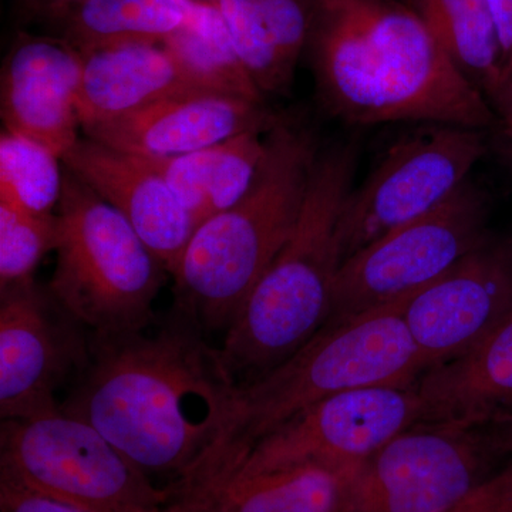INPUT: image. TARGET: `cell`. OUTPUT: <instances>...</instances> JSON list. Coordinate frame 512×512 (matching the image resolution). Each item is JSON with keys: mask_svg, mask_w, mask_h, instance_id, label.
Wrapping results in <instances>:
<instances>
[{"mask_svg": "<svg viewBox=\"0 0 512 512\" xmlns=\"http://www.w3.org/2000/svg\"><path fill=\"white\" fill-rule=\"evenodd\" d=\"M92 353L62 410L96 427L147 476H190L237 387L201 326L178 311L156 332L96 336Z\"/></svg>", "mask_w": 512, "mask_h": 512, "instance_id": "1", "label": "cell"}, {"mask_svg": "<svg viewBox=\"0 0 512 512\" xmlns=\"http://www.w3.org/2000/svg\"><path fill=\"white\" fill-rule=\"evenodd\" d=\"M306 47L320 101L345 123L497 126L487 96L458 70L412 6L312 0Z\"/></svg>", "mask_w": 512, "mask_h": 512, "instance_id": "2", "label": "cell"}, {"mask_svg": "<svg viewBox=\"0 0 512 512\" xmlns=\"http://www.w3.org/2000/svg\"><path fill=\"white\" fill-rule=\"evenodd\" d=\"M413 295L326 322L284 363L235 387L217 439L187 478L227 477L256 441L320 400L369 387L416 386L427 369L404 319Z\"/></svg>", "mask_w": 512, "mask_h": 512, "instance_id": "3", "label": "cell"}, {"mask_svg": "<svg viewBox=\"0 0 512 512\" xmlns=\"http://www.w3.org/2000/svg\"><path fill=\"white\" fill-rule=\"evenodd\" d=\"M357 146L319 150L298 224L259 279L218 355L237 386L284 363L325 326L342 255L339 221L353 188Z\"/></svg>", "mask_w": 512, "mask_h": 512, "instance_id": "4", "label": "cell"}, {"mask_svg": "<svg viewBox=\"0 0 512 512\" xmlns=\"http://www.w3.org/2000/svg\"><path fill=\"white\" fill-rule=\"evenodd\" d=\"M319 148L282 121L266 133L251 187L228 210L195 228L174 284L178 311L208 329H228L298 224Z\"/></svg>", "mask_w": 512, "mask_h": 512, "instance_id": "5", "label": "cell"}, {"mask_svg": "<svg viewBox=\"0 0 512 512\" xmlns=\"http://www.w3.org/2000/svg\"><path fill=\"white\" fill-rule=\"evenodd\" d=\"M50 296L96 336L150 328L170 275L130 222L64 168Z\"/></svg>", "mask_w": 512, "mask_h": 512, "instance_id": "6", "label": "cell"}, {"mask_svg": "<svg viewBox=\"0 0 512 512\" xmlns=\"http://www.w3.org/2000/svg\"><path fill=\"white\" fill-rule=\"evenodd\" d=\"M0 480L96 512H157L175 497L96 427L62 410L3 420Z\"/></svg>", "mask_w": 512, "mask_h": 512, "instance_id": "7", "label": "cell"}, {"mask_svg": "<svg viewBox=\"0 0 512 512\" xmlns=\"http://www.w3.org/2000/svg\"><path fill=\"white\" fill-rule=\"evenodd\" d=\"M487 192L468 178L439 207L390 229L349 256L326 322L399 301L433 284L490 234Z\"/></svg>", "mask_w": 512, "mask_h": 512, "instance_id": "8", "label": "cell"}, {"mask_svg": "<svg viewBox=\"0 0 512 512\" xmlns=\"http://www.w3.org/2000/svg\"><path fill=\"white\" fill-rule=\"evenodd\" d=\"M484 130L429 124L400 137L359 187L339 221L342 264L390 229L439 207L487 154Z\"/></svg>", "mask_w": 512, "mask_h": 512, "instance_id": "9", "label": "cell"}, {"mask_svg": "<svg viewBox=\"0 0 512 512\" xmlns=\"http://www.w3.org/2000/svg\"><path fill=\"white\" fill-rule=\"evenodd\" d=\"M481 430L417 423L360 464L340 512H453L488 480Z\"/></svg>", "mask_w": 512, "mask_h": 512, "instance_id": "10", "label": "cell"}, {"mask_svg": "<svg viewBox=\"0 0 512 512\" xmlns=\"http://www.w3.org/2000/svg\"><path fill=\"white\" fill-rule=\"evenodd\" d=\"M423 413L416 386L336 394L306 407L256 441L228 476H252L301 464L357 467L421 423Z\"/></svg>", "mask_w": 512, "mask_h": 512, "instance_id": "11", "label": "cell"}, {"mask_svg": "<svg viewBox=\"0 0 512 512\" xmlns=\"http://www.w3.org/2000/svg\"><path fill=\"white\" fill-rule=\"evenodd\" d=\"M512 313V235L488 234L404 309L427 370L487 338Z\"/></svg>", "mask_w": 512, "mask_h": 512, "instance_id": "12", "label": "cell"}, {"mask_svg": "<svg viewBox=\"0 0 512 512\" xmlns=\"http://www.w3.org/2000/svg\"><path fill=\"white\" fill-rule=\"evenodd\" d=\"M0 293V416L57 412L56 390L82 356L80 342L35 281Z\"/></svg>", "mask_w": 512, "mask_h": 512, "instance_id": "13", "label": "cell"}, {"mask_svg": "<svg viewBox=\"0 0 512 512\" xmlns=\"http://www.w3.org/2000/svg\"><path fill=\"white\" fill-rule=\"evenodd\" d=\"M83 56L62 36L20 33L0 77L5 130L32 138L62 158L80 140L77 101Z\"/></svg>", "mask_w": 512, "mask_h": 512, "instance_id": "14", "label": "cell"}, {"mask_svg": "<svg viewBox=\"0 0 512 512\" xmlns=\"http://www.w3.org/2000/svg\"><path fill=\"white\" fill-rule=\"evenodd\" d=\"M284 119L241 97L192 92L83 128L84 137L130 156H184L239 134L269 133Z\"/></svg>", "mask_w": 512, "mask_h": 512, "instance_id": "15", "label": "cell"}, {"mask_svg": "<svg viewBox=\"0 0 512 512\" xmlns=\"http://www.w3.org/2000/svg\"><path fill=\"white\" fill-rule=\"evenodd\" d=\"M62 163L130 222L168 274L174 276L195 224L163 178L137 157L87 137L64 154Z\"/></svg>", "mask_w": 512, "mask_h": 512, "instance_id": "16", "label": "cell"}, {"mask_svg": "<svg viewBox=\"0 0 512 512\" xmlns=\"http://www.w3.org/2000/svg\"><path fill=\"white\" fill-rule=\"evenodd\" d=\"M416 389L421 423L464 430L512 423V313L464 355L427 370Z\"/></svg>", "mask_w": 512, "mask_h": 512, "instance_id": "17", "label": "cell"}, {"mask_svg": "<svg viewBox=\"0 0 512 512\" xmlns=\"http://www.w3.org/2000/svg\"><path fill=\"white\" fill-rule=\"evenodd\" d=\"M82 130L201 89L163 42H128L82 53ZM212 93V92H211Z\"/></svg>", "mask_w": 512, "mask_h": 512, "instance_id": "18", "label": "cell"}, {"mask_svg": "<svg viewBox=\"0 0 512 512\" xmlns=\"http://www.w3.org/2000/svg\"><path fill=\"white\" fill-rule=\"evenodd\" d=\"M259 92L285 94L308 46L312 0H211Z\"/></svg>", "mask_w": 512, "mask_h": 512, "instance_id": "19", "label": "cell"}, {"mask_svg": "<svg viewBox=\"0 0 512 512\" xmlns=\"http://www.w3.org/2000/svg\"><path fill=\"white\" fill-rule=\"evenodd\" d=\"M265 154L266 134L249 131L184 156L134 157L163 178L197 228L244 197Z\"/></svg>", "mask_w": 512, "mask_h": 512, "instance_id": "20", "label": "cell"}, {"mask_svg": "<svg viewBox=\"0 0 512 512\" xmlns=\"http://www.w3.org/2000/svg\"><path fill=\"white\" fill-rule=\"evenodd\" d=\"M357 468L301 464L178 488L194 495L207 512H340Z\"/></svg>", "mask_w": 512, "mask_h": 512, "instance_id": "21", "label": "cell"}, {"mask_svg": "<svg viewBox=\"0 0 512 512\" xmlns=\"http://www.w3.org/2000/svg\"><path fill=\"white\" fill-rule=\"evenodd\" d=\"M200 0H83L57 22L80 53L119 43L164 42L183 28Z\"/></svg>", "mask_w": 512, "mask_h": 512, "instance_id": "22", "label": "cell"}, {"mask_svg": "<svg viewBox=\"0 0 512 512\" xmlns=\"http://www.w3.org/2000/svg\"><path fill=\"white\" fill-rule=\"evenodd\" d=\"M412 8L458 70L493 99L503 53L487 0H413Z\"/></svg>", "mask_w": 512, "mask_h": 512, "instance_id": "23", "label": "cell"}, {"mask_svg": "<svg viewBox=\"0 0 512 512\" xmlns=\"http://www.w3.org/2000/svg\"><path fill=\"white\" fill-rule=\"evenodd\" d=\"M163 43L201 89L265 103L211 0H200L192 18Z\"/></svg>", "mask_w": 512, "mask_h": 512, "instance_id": "24", "label": "cell"}, {"mask_svg": "<svg viewBox=\"0 0 512 512\" xmlns=\"http://www.w3.org/2000/svg\"><path fill=\"white\" fill-rule=\"evenodd\" d=\"M60 161L50 148L32 138L3 130L0 202L32 214H56L64 183Z\"/></svg>", "mask_w": 512, "mask_h": 512, "instance_id": "25", "label": "cell"}, {"mask_svg": "<svg viewBox=\"0 0 512 512\" xmlns=\"http://www.w3.org/2000/svg\"><path fill=\"white\" fill-rule=\"evenodd\" d=\"M57 235V214H32L0 202V291L35 281L37 266L56 249Z\"/></svg>", "mask_w": 512, "mask_h": 512, "instance_id": "26", "label": "cell"}, {"mask_svg": "<svg viewBox=\"0 0 512 512\" xmlns=\"http://www.w3.org/2000/svg\"><path fill=\"white\" fill-rule=\"evenodd\" d=\"M0 510L2 512H96L3 480H0Z\"/></svg>", "mask_w": 512, "mask_h": 512, "instance_id": "27", "label": "cell"}, {"mask_svg": "<svg viewBox=\"0 0 512 512\" xmlns=\"http://www.w3.org/2000/svg\"><path fill=\"white\" fill-rule=\"evenodd\" d=\"M487 2L493 13L495 28L500 37L501 53H503L501 86L508 74L512 72V0H487Z\"/></svg>", "mask_w": 512, "mask_h": 512, "instance_id": "28", "label": "cell"}, {"mask_svg": "<svg viewBox=\"0 0 512 512\" xmlns=\"http://www.w3.org/2000/svg\"><path fill=\"white\" fill-rule=\"evenodd\" d=\"M497 116L498 141L512 143V72L490 101Z\"/></svg>", "mask_w": 512, "mask_h": 512, "instance_id": "29", "label": "cell"}, {"mask_svg": "<svg viewBox=\"0 0 512 512\" xmlns=\"http://www.w3.org/2000/svg\"><path fill=\"white\" fill-rule=\"evenodd\" d=\"M487 512H512V464L494 476V494Z\"/></svg>", "mask_w": 512, "mask_h": 512, "instance_id": "30", "label": "cell"}, {"mask_svg": "<svg viewBox=\"0 0 512 512\" xmlns=\"http://www.w3.org/2000/svg\"><path fill=\"white\" fill-rule=\"evenodd\" d=\"M25 2L29 9L37 15L46 16V18L52 20H60L70 9L82 3L83 0H25Z\"/></svg>", "mask_w": 512, "mask_h": 512, "instance_id": "31", "label": "cell"}, {"mask_svg": "<svg viewBox=\"0 0 512 512\" xmlns=\"http://www.w3.org/2000/svg\"><path fill=\"white\" fill-rule=\"evenodd\" d=\"M494 494V477L488 478L480 488L467 498L460 507L453 512H487L490 508Z\"/></svg>", "mask_w": 512, "mask_h": 512, "instance_id": "32", "label": "cell"}, {"mask_svg": "<svg viewBox=\"0 0 512 512\" xmlns=\"http://www.w3.org/2000/svg\"><path fill=\"white\" fill-rule=\"evenodd\" d=\"M481 431L497 456L498 454H512V423L488 427Z\"/></svg>", "mask_w": 512, "mask_h": 512, "instance_id": "33", "label": "cell"}, {"mask_svg": "<svg viewBox=\"0 0 512 512\" xmlns=\"http://www.w3.org/2000/svg\"><path fill=\"white\" fill-rule=\"evenodd\" d=\"M175 487V485H174ZM157 512H207L204 505L194 495L185 493L180 488L175 487V497L170 503L165 504Z\"/></svg>", "mask_w": 512, "mask_h": 512, "instance_id": "34", "label": "cell"}, {"mask_svg": "<svg viewBox=\"0 0 512 512\" xmlns=\"http://www.w3.org/2000/svg\"><path fill=\"white\" fill-rule=\"evenodd\" d=\"M495 150H497L498 156L505 164L512 170V143H505V141H497L495 144Z\"/></svg>", "mask_w": 512, "mask_h": 512, "instance_id": "35", "label": "cell"}]
</instances>
